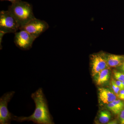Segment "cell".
I'll use <instances>...</instances> for the list:
<instances>
[{
  "instance_id": "obj_1",
  "label": "cell",
  "mask_w": 124,
  "mask_h": 124,
  "mask_svg": "<svg viewBox=\"0 0 124 124\" xmlns=\"http://www.w3.org/2000/svg\"><path fill=\"white\" fill-rule=\"evenodd\" d=\"M31 98L35 104L34 112L29 116H14L13 120L18 122L32 121L37 124H54L53 118L50 112L48 102L43 89L39 88L32 93Z\"/></svg>"
},
{
  "instance_id": "obj_2",
  "label": "cell",
  "mask_w": 124,
  "mask_h": 124,
  "mask_svg": "<svg viewBox=\"0 0 124 124\" xmlns=\"http://www.w3.org/2000/svg\"><path fill=\"white\" fill-rule=\"evenodd\" d=\"M8 10L17 21L20 28L35 18L32 6L22 0H17L12 3Z\"/></svg>"
},
{
  "instance_id": "obj_3",
  "label": "cell",
  "mask_w": 124,
  "mask_h": 124,
  "mask_svg": "<svg viewBox=\"0 0 124 124\" xmlns=\"http://www.w3.org/2000/svg\"><path fill=\"white\" fill-rule=\"evenodd\" d=\"M20 25L13 16L7 11L0 12V31L6 34L15 33L19 30Z\"/></svg>"
},
{
  "instance_id": "obj_4",
  "label": "cell",
  "mask_w": 124,
  "mask_h": 124,
  "mask_svg": "<svg viewBox=\"0 0 124 124\" xmlns=\"http://www.w3.org/2000/svg\"><path fill=\"white\" fill-rule=\"evenodd\" d=\"M15 92L11 91L5 93L0 98V124H10L13 120L14 116L9 111L8 105Z\"/></svg>"
},
{
  "instance_id": "obj_5",
  "label": "cell",
  "mask_w": 124,
  "mask_h": 124,
  "mask_svg": "<svg viewBox=\"0 0 124 124\" xmlns=\"http://www.w3.org/2000/svg\"><path fill=\"white\" fill-rule=\"evenodd\" d=\"M48 24L44 20L35 18L21 27L20 30H24L37 38L48 29Z\"/></svg>"
},
{
  "instance_id": "obj_6",
  "label": "cell",
  "mask_w": 124,
  "mask_h": 124,
  "mask_svg": "<svg viewBox=\"0 0 124 124\" xmlns=\"http://www.w3.org/2000/svg\"><path fill=\"white\" fill-rule=\"evenodd\" d=\"M36 37L24 30H20L15 33L14 42L19 48L28 50L32 47Z\"/></svg>"
},
{
  "instance_id": "obj_7",
  "label": "cell",
  "mask_w": 124,
  "mask_h": 124,
  "mask_svg": "<svg viewBox=\"0 0 124 124\" xmlns=\"http://www.w3.org/2000/svg\"><path fill=\"white\" fill-rule=\"evenodd\" d=\"M92 73L93 76L108 67L106 60L100 55H93L92 58Z\"/></svg>"
},
{
  "instance_id": "obj_8",
  "label": "cell",
  "mask_w": 124,
  "mask_h": 124,
  "mask_svg": "<svg viewBox=\"0 0 124 124\" xmlns=\"http://www.w3.org/2000/svg\"><path fill=\"white\" fill-rule=\"evenodd\" d=\"M99 99L105 104H108L116 100L115 94L108 89L99 88Z\"/></svg>"
},
{
  "instance_id": "obj_9",
  "label": "cell",
  "mask_w": 124,
  "mask_h": 124,
  "mask_svg": "<svg viewBox=\"0 0 124 124\" xmlns=\"http://www.w3.org/2000/svg\"><path fill=\"white\" fill-rule=\"evenodd\" d=\"M124 60V56L110 54L108 56L107 62L108 65L111 67H116L122 65Z\"/></svg>"
},
{
  "instance_id": "obj_10",
  "label": "cell",
  "mask_w": 124,
  "mask_h": 124,
  "mask_svg": "<svg viewBox=\"0 0 124 124\" xmlns=\"http://www.w3.org/2000/svg\"><path fill=\"white\" fill-rule=\"evenodd\" d=\"M109 72L108 69L102 70L99 73L96 79V83L98 85H101L107 81L109 79Z\"/></svg>"
},
{
  "instance_id": "obj_11",
  "label": "cell",
  "mask_w": 124,
  "mask_h": 124,
  "mask_svg": "<svg viewBox=\"0 0 124 124\" xmlns=\"http://www.w3.org/2000/svg\"><path fill=\"white\" fill-rule=\"evenodd\" d=\"M110 118V112L107 111H102L100 113L99 121L102 124H106L108 122Z\"/></svg>"
},
{
  "instance_id": "obj_12",
  "label": "cell",
  "mask_w": 124,
  "mask_h": 124,
  "mask_svg": "<svg viewBox=\"0 0 124 124\" xmlns=\"http://www.w3.org/2000/svg\"><path fill=\"white\" fill-rule=\"evenodd\" d=\"M120 112L123 110L124 107V103L120 100H115L112 102Z\"/></svg>"
},
{
  "instance_id": "obj_13",
  "label": "cell",
  "mask_w": 124,
  "mask_h": 124,
  "mask_svg": "<svg viewBox=\"0 0 124 124\" xmlns=\"http://www.w3.org/2000/svg\"><path fill=\"white\" fill-rule=\"evenodd\" d=\"M112 88H113V91L114 93L118 97L119 96V92L121 90L119 87L116 83V81H115L113 80L112 81Z\"/></svg>"
},
{
  "instance_id": "obj_14",
  "label": "cell",
  "mask_w": 124,
  "mask_h": 124,
  "mask_svg": "<svg viewBox=\"0 0 124 124\" xmlns=\"http://www.w3.org/2000/svg\"><path fill=\"white\" fill-rule=\"evenodd\" d=\"M107 107L110 110H111L113 113H115V114H118L120 112L119 110L116 108L115 105L112 102L108 103Z\"/></svg>"
},
{
  "instance_id": "obj_15",
  "label": "cell",
  "mask_w": 124,
  "mask_h": 124,
  "mask_svg": "<svg viewBox=\"0 0 124 124\" xmlns=\"http://www.w3.org/2000/svg\"><path fill=\"white\" fill-rule=\"evenodd\" d=\"M115 78L117 80L124 81V74L119 72H115L114 73Z\"/></svg>"
},
{
  "instance_id": "obj_16",
  "label": "cell",
  "mask_w": 124,
  "mask_h": 124,
  "mask_svg": "<svg viewBox=\"0 0 124 124\" xmlns=\"http://www.w3.org/2000/svg\"><path fill=\"white\" fill-rule=\"evenodd\" d=\"M120 122L121 124H124V110L121 111L120 116Z\"/></svg>"
},
{
  "instance_id": "obj_17",
  "label": "cell",
  "mask_w": 124,
  "mask_h": 124,
  "mask_svg": "<svg viewBox=\"0 0 124 124\" xmlns=\"http://www.w3.org/2000/svg\"><path fill=\"white\" fill-rule=\"evenodd\" d=\"M118 97L121 100H124V89L121 90L120 91Z\"/></svg>"
},
{
  "instance_id": "obj_18",
  "label": "cell",
  "mask_w": 124,
  "mask_h": 124,
  "mask_svg": "<svg viewBox=\"0 0 124 124\" xmlns=\"http://www.w3.org/2000/svg\"><path fill=\"white\" fill-rule=\"evenodd\" d=\"M116 84L117 85V86L119 87L121 90L124 89L123 84H122V81H120L117 80L116 81Z\"/></svg>"
},
{
  "instance_id": "obj_19",
  "label": "cell",
  "mask_w": 124,
  "mask_h": 124,
  "mask_svg": "<svg viewBox=\"0 0 124 124\" xmlns=\"http://www.w3.org/2000/svg\"><path fill=\"white\" fill-rule=\"evenodd\" d=\"M5 34V33L2 32L0 31V50H1L2 48V45H1V43L2 42V37Z\"/></svg>"
},
{
  "instance_id": "obj_20",
  "label": "cell",
  "mask_w": 124,
  "mask_h": 124,
  "mask_svg": "<svg viewBox=\"0 0 124 124\" xmlns=\"http://www.w3.org/2000/svg\"><path fill=\"white\" fill-rule=\"evenodd\" d=\"M117 124V122L116 120H115L112 121H111L110 122H109L108 123V124Z\"/></svg>"
},
{
  "instance_id": "obj_21",
  "label": "cell",
  "mask_w": 124,
  "mask_h": 124,
  "mask_svg": "<svg viewBox=\"0 0 124 124\" xmlns=\"http://www.w3.org/2000/svg\"><path fill=\"white\" fill-rule=\"evenodd\" d=\"M121 69L124 72V62H123V63L122 65H121Z\"/></svg>"
},
{
  "instance_id": "obj_22",
  "label": "cell",
  "mask_w": 124,
  "mask_h": 124,
  "mask_svg": "<svg viewBox=\"0 0 124 124\" xmlns=\"http://www.w3.org/2000/svg\"><path fill=\"white\" fill-rule=\"evenodd\" d=\"M7 0L9 1H10L13 3V2H15V1H16L17 0Z\"/></svg>"
},
{
  "instance_id": "obj_23",
  "label": "cell",
  "mask_w": 124,
  "mask_h": 124,
  "mask_svg": "<svg viewBox=\"0 0 124 124\" xmlns=\"http://www.w3.org/2000/svg\"><path fill=\"white\" fill-rule=\"evenodd\" d=\"M122 84H123V86H124V81H122Z\"/></svg>"
}]
</instances>
